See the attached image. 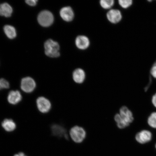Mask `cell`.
Wrapping results in <instances>:
<instances>
[{"mask_svg":"<svg viewBox=\"0 0 156 156\" xmlns=\"http://www.w3.org/2000/svg\"><path fill=\"white\" fill-rule=\"evenodd\" d=\"M85 72L81 68H77L73 72V79L74 81L77 83H83L85 79Z\"/></svg>","mask_w":156,"mask_h":156,"instance_id":"obj_14","label":"cell"},{"mask_svg":"<svg viewBox=\"0 0 156 156\" xmlns=\"http://www.w3.org/2000/svg\"><path fill=\"white\" fill-rule=\"evenodd\" d=\"M151 80L150 81V82L149 83V84H148V85L146 86L145 88V90L146 91H147L148 90V89H149V87L150 85H151Z\"/></svg>","mask_w":156,"mask_h":156,"instance_id":"obj_26","label":"cell"},{"mask_svg":"<svg viewBox=\"0 0 156 156\" xmlns=\"http://www.w3.org/2000/svg\"><path fill=\"white\" fill-rule=\"evenodd\" d=\"M114 4L113 0H101L100 5L102 8L105 9H109L112 8Z\"/></svg>","mask_w":156,"mask_h":156,"instance_id":"obj_18","label":"cell"},{"mask_svg":"<svg viewBox=\"0 0 156 156\" xmlns=\"http://www.w3.org/2000/svg\"><path fill=\"white\" fill-rule=\"evenodd\" d=\"M13 156H27L23 152H20L18 153L15 154Z\"/></svg>","mask_w":156,"mask_h":156,"instance_id":"obj_25","label":"cell"},{"mask_svg":"<svg viewBox=\"0 0 156 156\" xmlns=\"http://www.w3.org/2000/svg\"><path fill=\"white\" fill-rule=\"evenodd\" d=\"M37 19L39 24L42 26L46 27L51 26L54 21L53 15L50 11L47 10L41 12Z\"/></svg>","mask_w":156,"mask_h":156,"instance_id":"obj_6","label":"cell"},{"mask_svg":"<svg viewBox=\"0 0 156 156\" xmlns=\"http://www.w3.org/2000/svg\"><path fill=\"white\" fill-rule=\"evenodd\" d=\"M69 134L74 142L77 143H80L85 139L86 132L81 127L75 126L70 129Z\"/></svg>","mask_w":156,"mask_h":156,"instance_id":"obj_4","label":"cell"},{"mask_svg":"<svg viewBox=\"0 0 156 156\" xmlns=\"http://www.w3.org/2000/svg\"><path fill=\"white\" fill-rule=\"evenodd\" d=\"M37 2V0H27L25 1L26 3L31 6H34L36 5Z\"/></svg>","mask_w":156,"mask_h":156,"instance_id":"obj_22","label":"cell"},{"mask_svg":"<svg viewBox=\"0 0 156 156\" xmlns=\"http://www.w3.org/2000/svg\"><path fill=\"white\" fill-rule=\"evenodd\" d=\"M107 19L112 24H117L121 20L122 18L121 12L116 9H111L107 14Z\"/></svg>","mask_w":156,"mask_h":156,"instance_id":"obj_10","label":"cell"},{"mask_svg":"<svg viewBox=\"0 0 156 156\" xmlns=\"http://www.w3.org/2000/svg\"><path fill=\"white\" fill-rule=\"evenodd\" d=\"M155 147H156V145H155Z\"/></svg>","mask_w":156,"mask_h":156,"instance_id":"obj_27","label":"cell"},{"mask_svg":"<svg viewBox=\"0 0 156 156\" xmlns=\"http://www.w3.org/2000/svg\"><path fill=\"white\" fill-rule=\"evenodd\" d=\"M4 31L6 36L9 39H13L16 36V32L14 27L6 25L4 27Z\"/></svg>","mask_w":156,"mask_h":156,"instance_id":"obj_16","label":"cell"},{"mask_svg":"<svg viewBox=\"0 0 156 156\" xmlns=\"http://www.w3.org/2000/svg\"><path fill=\"white\" fill-rule=\"evenodd\" d=\"M147 122L151 127L156 129V112L152 113L148 118Z\"/></svg>","mask_w":156,"mask_h":156,"instance_id":"obj_19","label":"cell"},{"mask_svg":"<svg viewBox=\"0 0 156 156\" xmlns=\"http://www.w3.org/2000/svg\"><path fill=\"white\" fill-rule=\"evenodd\" d=\"M118 2L120 6L125 9L130 7L133 3L132 0H119Z\"/></svg>","mask_w":156,"mask_h":156,"instance_id":"obj_21","label":"cell"},{"mask_svg":"<svg viewBox=\"0 0 156 156\" xmlns=\"http://www.w3.org/2000/svg\"><path fill=\"white\" fill-rule=\"evenodd\" d=\"M114 119L116 123L117 126L119 128L121 129H122L129 126L130 125L125 121L121 117L119 114H116L114 117Z\"/></svg>","mask_w":156,"mask_h":156,"instance_id":"obj_17","label":"cell"},{"mask_svg":"<svg viewBox=\"0 0 156 156\" xmlns=\"http://www.w3.org/2000/svg\"><path fill=\"white\" fill-rule=\"evenodd\" d=\"M119 112L121 117L127 123L130 125L133 122V114L127 107L125 106L122 107L120 109Z\"/></svg>","mask_w":156,"mask_h":156,"instance_id":"obj_12","label":"cell"},{"mask_svg":"<svg viewBox=\"0 0 156 156\" xmlns=\"http://www.w3.org/2000/svg\"><path fill=\"white\" fill-rule=\"evenodd\" d=\"M51 133L52 136L61 138L64 137L65 139L68 140V136L67 130L64 126L61 125L57 124H53L50 127Z\"/></svg>","mask_w":156,"mask_h":156,"instance_id":"obj_7","label":"cell"},{"mask_svg":"<svg viewBox=\"0 0 156 156\" xmlns=\"http://www.w3.org/2000/svg\"><path fill=\"white\" fill-rule=\"evenodd\" d=\"M23 99L22 93L18 90H12L7 93L6 100L11 106H17L22 102Z\"/></svg>","mask_w":156,"mask_h":156,"instance_id":"obj_5","label":"cell"},{"mask_svg":"<svg viewBox=\"0 0 156 156\" xmlns=\"http://www.w3.org/2000/svg\"><path fill=\"white\" fill-rule=\"evenodd\" d=\"M90 42L87 36L80 35L77 37L75 40L76 46L80 50L87 49L90 46Z\"/></svg>","mask_w":156,"mask_h":156,"instance_id":"obj_13","label":"cell"},{"mask_svg":"<svg viewBox=\"0 0 156 156\" xmlns=\"http://www.w3.org/2000/svg\"><path fill=\"white\" fill-rule=\"evenodd\" d=\"M10 87V84L7 80L4 78L0 79V91L3 90H6Z\"/></svg>","mask_w":156,"mask_h":156,"instance_id":"obj_20","label":"cell"},{"mask_svg":"<svg viewBox=\"0 0 156 156\" xmlns=\"http://www.w3.org/2000/svg\"><path fill=\"white\" fill-rule=\"evenodd\" d=\"M13 12V9L11 6L7 3L1 4L0 5V15L9 17L11 16Z\"/></svg>","mask_w":156,"mask_h":156,"instance_id":"obj_15","label":"cell"},{"mask_svg":"<svg viewBox=\"0 0 156 156\" xmlns=\"http://www.w3.org/2000/svg\"><path fill=\"white\" fill-rule=\"evenodd\" d=\"M151 73L152 76L156 79V65H154L151 68Z\"/></svg>","mask_w":156,"mask_h":156,"instance_id":"obj_23","label":"cell"},{"mask_svg":"<svg viewBox=\"0 0 156 156\" xmlns=\"http://www.w3.org/2000/svg\"><path fill=\"white\" fill-rule=\"evenodd\" d=\"M44 48L45 53L49 57L55 58L60 56V46L57 42L49 39L45 43Z\"/></svg>","mask_w":156,"mask_h":156,"instance_id":"obj_2","label":"cell"},{"mask_svg":"<svg viewBox=\"0 0 156 156\" xmlns=\"http://www.w3.org/2000/svg\"><path fill=\"white\" fill-rule=\"evenodd\" d=\"M36 106L37 110L42 114H48L52 108V103L49 99L44 96L38 97L36 100Z\"/></svg>","mask_w":156,"mask_h":156,"instance_id":"obj_1","label":"cell"},{"mask_svg":"<svg viewBox=\"0 0 156 156\" xmlns=\"http://www.w3.org/2000/svg\"><path fill=\"white\" fill-rule=\"evenodd\" d=\"M152 134L149 130H144L136 134V140L138 143L145 144L151 141L152 139Z\"/></svg>","mask_w":156,"mask_h":156,"instance_id":"obj_9","label":"cell"},{"mask_svg":"<svg viewBox=\"0 0 156 156\" xmlns=\"http://www.w3.org/2000/svg\"><path fill=\"white\" fill-rule=\"evenodd\" d=\"M37 87V83L32 77H26L21 80L20 88L23 92L30 94L34 92Z\"/></svg>","mask_w":156,"mask_h":156,"instance_id":"obj_3","label":"cell"},{"mask_svg":"<svg viewBox=\"0 0 156 156\" xmlns=\"http://www.w3.org/2000/svg\"><path fill=\"white\" fill-rule=\"evenodd\" d=\"M60 15L63 20L67 22H71L74 18L73 10L69 6L64 7L60 9Z\"/></svg>","mask_w":156,"mask_h":156,"instance_id":"obj_11","label":"cell"},{"mask_svg":"<svg viewBox=\"0 0 156 156\" xmlns=\"http://www.w3.org/2000/svg\"><path fill=\"white\" fill-rule=\"evenodd\" d=\"M1 126L4 131L8 133L14 132L17 128V124L13 119L5 118L1 122Z\"/></svg>","mask_w":156,"mask_h":156,"instance_id":"obj_8","label":"cell"},{"mask_svg":"<svg viewBox=\"0 0 156 156\" xmlns=\"http://www.w3.org/2000/svg\"><path fill=\"white\" fill-rule=\"evenodd\" d=\"M152 103L154 106L156 108V93L154 95L152 98Z\"/></svg>","mask_w":156,"mask_h":156,"instance_id":"obj_24","label":"cell"}]
</instances>
